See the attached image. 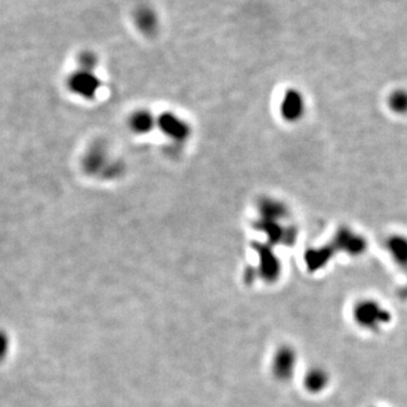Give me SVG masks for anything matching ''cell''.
<instances>
[{
	"mask_svg": "<svg viewBox=\"0 0 407 407\" xmlns=\"http://www.w3.org/2000/svg\"><path fill=\"white\" fill-rule=\"evenodd\" d=\"M7 349H8V340L6 335L0 333V360L6 355Z\"/></svg>",
	"mask_w": 407,
	"mask_h": 407,
	"instance_id": "cell-7",
	"label": "cell"
},
{
	"mask_svg": "<svg viewBox=\"0 0 407 407\" xmlns=\"http://www.w3.org/2000/svg\"><path fill=\"white\" fill-rule=\"evenodd\" d=\"M389 107L396 114H407V91L399 90L390 94Z\"/></svg>",
	"mask_w": 407,
	"mask_h": 407,
	"instance_id": "cell-5",
	"label": "cell"
},
{
	"mask_svg": "<svg viewBox=\"0 0 407 407\" xmlns=\"http://www.w3.org/2000/svg\"><path fill=\"white\" fill-rule=\"evenodd\" d=\"M149 119L147 116L138 114V116H135L133 126H134L135 129H138V131H146L149 127Z\"/></svg>",
	"mask_w": 407,
	"mask_h": 407,
	"instance_id": "cell-6",
	"label": "cell"
},
{
	"mask_svg": "<svg viewBox=\"0 0 407 407\" xmlns=\"http://www.w3.org/2000/svg\"><path fill=\"white\" fill-rule=\"evenodd\" d=\"M386 316L384 309L373 301L360 302L355 309V318L366 328L379 327V323L381 325L386 320Z\"/></svg>",
	"mask_w": 407,
	"mask_h": 407,
	"instance_id": "cell-1",
	"label": "cell"
},
{
	"mask_svg": "<svg viewBox=\"0 0 407 407\" xmlns=\"http://www.w3.org/2000/svg\"><path fill=\"white\" fill-rule=\"evenodd\" d=\"M134 20L137 29H140L142 34L154 35L159 29V16L155 9L149 5H140L137 7L134 12Z\"/></svg>",
	"mask_w": 407,
	"mask_h": 407,
	"instance_id": "cell-2",
	"label": "cell"
},
{
	"mask_svg": "<svg viewBox=\"0 0 407 407\" xmlns=\"http://www.w3.org/2000/svg\"><path fill=\"white\" fill-rule=\"evenodd\" d=\"M283 110L288 119H298L303 112V101L301 96L295 92H290L284 99Z\"/></svg>",
	"mask_w": 407,
	"mask_h": 407,
	"instance_id": "cell-3",
	"label": "cell"
},
{
	"mask_svg": "<svg viewBox=\"0 0 407 407\" xmlns=\"http://www.w3.org/2000/svg\"><path fill=\"white\" fill-rule=\"evenodd\" d=\"M389 244V249L393 253L394 257L397 259V262L401 264H407V240L406 239L393 238L388 241Z\"/></svg>",
	"mask_w": 407,
	"mask_h": 407,
	"instance_id": "cell-4",
	"label": "cell"
}]
</instances>
